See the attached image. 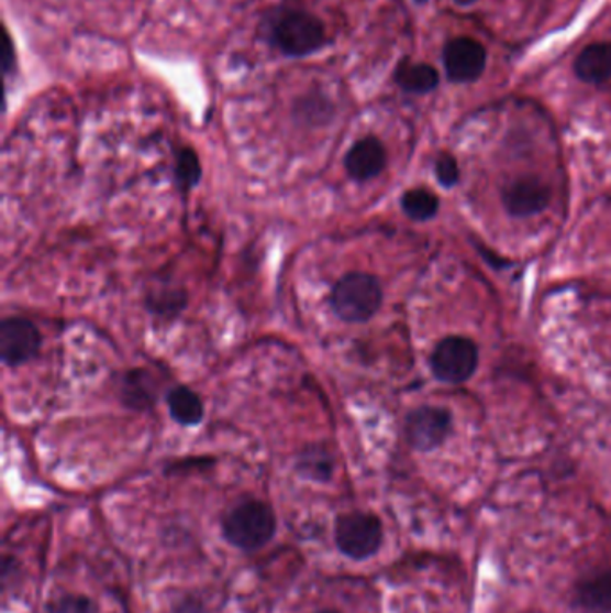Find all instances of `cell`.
Returning <instances> with one entry per match:
<instances>
[{"label": "cell", "mask_w": 611, "mask_h": 613, "mask_svg": "<svg viewBox=\"0 0 611 613\" xmlns=\"http://www.w3.org/2000/svg\"><path fill=\"white\" fill-rule=\"evenodd\" d=\"M167 404H169L170 416L178 424L195 427L203 420V402L199 398L198 393L192 392L190 387L178 386L170 390L169 395H167Z\"/></svg>", "instance_id": "14"}, {"label": "cell", "mask_w": 611, "mask_h": 613, "mask_svg": "<svg viewBox=\"0 0 611 613\" xmlns=\"http://www.w3.org/2000/svg\"><path fill=\"white\" fill-rule=\"evenodd\" d=\"M502 201L513 218H527L547 208L551 190L542 179L520 178L506 187Z\"/></svg>", "instance_id": "9"}, {"label": "cell", "mask_w": 611, "mask_h": 613, "mask_svg": "<svg viewBox=\"0 0 611 613\" xmlns=\"http://www.w3.org/2000/svg\"><path fill=\"white\" fill-rule=\"evenodd\" d=\"M15 45H13L10 33L4 31V45H2V70H4V76H10L15 70Z\"/></svg>", "instance_id": "21"}, {"label": "cell", "mask_w": 611, "mask_h": 613, "mask_svg": "<svg viewBox=\"0 0 611 613\" xmlns=\"http://www.w3.org/2000/svg\"><path fill=\"white\" fill-rule=\"evenodd\" d=\"M414 2H416V4H425L429 0H414Z\"/></svg>", "instance_id": "24"}, {"label": "cell", "mask_w": 611, "mask_h": 613, "mask_svg": "<svg viewBox=\"0 0 611 613\" xmlns=\"http://www.w3.org/2000/svg\"><path fill=\"white\" fill-rule=\"evenodd\" d=\"M201 164H199L198 153L190 147H181L176 155L175 174L176 182L181 189L190 190L199 184L201 179Z\"/></svg>", "instance_id": "18"}, {"label": "cell", "mask_w": 611, "mask_h": 613, "mask_svg": "<svg viewBox=\"0 0 611 613\" xmlns=\"http://www.w3.org/2000/svg\"><path fill=\"white\" fill-rule=\"evenodd\" d=\"M122 396L126 406L132 409H147L153 406L155 402V393L151 387V377L144 370H135V372L127 373L124 379V386H122Z\"/></svg>", "instance_id": "15"}, {"label": "cell", "mask_w": 611, "mask_h": 613, "mask_svg": "<svg viewBox=\"0 0 611 613\" xmlns=\"http://www.w3.org/2000/svg\"><path fill=\"white\" fill-rule=\"evenodd\" d=\"M395 81L403 92L409 94H429L437 87L440 76L437 70L431 65L425 64H403L398 65L395 73Z\"/></svg>", "instance_id": "13"}, {"label": "cell", "mask_w": 611, "mask_h": 613, "mask_svg": "<svg viewBox=\"0 0 611 613\" xmlns=\"http://www.w3.org/2000/svg\"><path fill=\"white\" fill-rule=\"evenodd\" d=\"M443 64L451 81H476L486 67V48L474 39L451 40L443 51Z\"/></svg>", "instance_id": "8"}, {"label": "cell", "mask_w": 611, "mask_h": 613, "mask_svg": "<svg viewBox=\"0 0 611 613\" xmlns=\"http://www.w3.org/2000/svg\"><path fill=\"white\" fill-rule=\"evenodd\" d=\"M42 347V336L30 319L5 318L0 324V359L5 366H22L36 358Z\"/></svg>", "instance_id": "6"}, {"label": "cell", "mask_w": 611, "mask_h": 613, "mask_svg": "<svg viewBox=\"0 0 611 613\" xmlns=\"http://www.w3.org/2000/svg\"><path fill=\"white\" fill-rule=\"evenodd\" d=\"M315 613H341V612H337V610H320V612H315Z\"/></svg>", "instance_id": "23"}, {"label": "cell", "mask_w": 611, "mask_h": 613, "mask_svg": "<svg viewBox=\"0 0 611 613\" xmlns=\"http://www.w3.org/2000/svg\"><path fill=\"white\" fill-rule=\"evenodd\" d=\"M574 70L581 81L590 85H601L611 79V44L588 45L576 58Z\"/></svg>", "instance_id": "12"}, {"label": "cell", "mask_w": 611, "mask_h": 613, "mask_svg": "<svg viewBox=\"0 0 611 613\" xmlns=\"http://www.w3.org/2000/svg\"><path fill=\"white\" fill-rule=\"evenodd\" d=\"M49 613H96V604L85 595H62L51 604Z\"/></svg>", "instance_id": "19"}, {"label": "cell", "mask_w": 611, "mask_h": 613, "mask_svg": "<svg viewBox=\"0 0 611 613\" xmlns=\"http://www.w3.org/2000/svg\"><path fill=\"white\" fill-rule=\"evenodd\" d=\"M260 34L287 58H306L329 44L325 24L320 17L289 6L269 11L260 24Z\"/></svg>", "instance_id": "1"}, {"label": "cell", "mask_w": 611, "mask_h": 613, "mask_svg": "<svg viewBox=\"0 0 611 613\" xmlns=\"http://www.w3.org/2000/svg\"><path fill=\"white\" fill-rule=\"evenodd\" d=\"M277 532V517L271 507L257 499H248L226 513L224 538L241 550H257L266 546Z\"/></svg>", "instance_id": "3"}, {"label": "cell", "mask_w": 611, "mask_h": 613, "mask_svg": "<svg viewBox=\"0 0 611 613\" xmlns=\"http://www.w3.org/2000/svg\"><path fill=\"white\" fill-rule=\"evenodd\" d=\"M382 285L368 273H348L340 278L331 293L334 315L346 324H364L379 313L382 305Z\"/></svg>", "instance_id": "2"}, {"label": "cell", "mask_w": 611, "mask_h": 613, "mask_svg": "<svg viewBox=\"0 0 611 613\" xmlns=\"http://www.w3.org/2000/svg\"><path fill=\"white\" fill-rule=\"evenodd\" d=\"M454 2L459 6H470L474 4V2H477V0H454Z\"/></svg>", "instance_id": "22"}, {"label": "cell", "mask_w": 611, "mask_h": 613, "mask_svg": "<svg viewBox=\"0 0 611 613\" xmlns=\"http://www.w3.org/2000/svg\"><path fill=\"white\" fill-rule=\"evenodd\" d=\"M479 350L476 343L462 336H451L436 344L431 355V370L437 381L463 384L476 373Z\"/></svg>", "instance_id": "5"}, {"label": "cell", "mask_w": 611, "mask_h": 613, "mask_svg": "<svg viewBox=\"0 0 611 613\" xmlns=\"http://www.w3.org/2000/svg\"><path fill=\"white\" fill-rule=\"evenodd\" d=\"M452 418L448 411L436 406H422L411 411L406 420V436L413 449L431 452L451 435Z\"/></svg>", "instance_id": "7"}, {"label": "cell", "mask_w": 611, "mask_h": 613, "mask_svg": "<svg viewBox=\"0 0 611 613\" xmlns=\"http://www.w3.org/2000/svg\"><path fill=\"white\" fill-rule=\"evenodd\" d=\"M386 147L377 136H364L349 147L345 156V169L355 182H368L386 169Z\"/></svg>", "instance_id": "10"}, {"label": "cell", "mask_w": 611, "mask_h": 613, "mask_svg": "<svg viewBox=\"0 0 611 613\" xmlns=\"http://www.w3.org/2000/svg\"><path fill=\"white\" fill-rule=\"evenodd\" d=\"M574 601L582 613H611V569L599 570L579 581Z\"/></svg>", "instance_id": "11"}, {"label": "cell", "mask_w": 611, "mask_h": 613, "mask_svg": "<svg viewBox=\"0 0 611 613\" xmlns=\"http://www.w3.org/2000/svg\"><path fill=\"white\" fill-rule=\"evenodd\" d=\"M402 210L413 221H429L440 208V199L429 189H411L402 196Z\"/></svg>", "instance_id": "16"}, {"label": "cell", "mask_w": 611, "mask_h": 613, "mask_svg": "<svg viewBox=\"0 0 611 613\" xmlns=\"http://www.w3.org/2000/svg\"><path fill=\"white\" fill-rule=\"evenodd\" d=\"M382 541V522L374 513H346L337 518L335 544L352 560H368L379 552Z\"/></svg>", "instance_id": "4"}, {"label": "cell", "mask_w": 611, "mask_h": 613, "mask_svg": "<svg viewBox=\"0 0 611 613\" xmlns=\"http://www.w3.org/2000/svg\"><path fill=\"white\" fill-rule=\"evenodd\" d=\"M298 472L303 478L312 479V481H329L334 473V459L329 455V450L320 449V447H312L307 449L300 456L298 461Z\"/></svg>", "instance_id": "17"}, {"label": "cell", "mask_w": 611, "mask_h": 613, "mask_svg": "<svg viewBox=\"0 0 611 613\" xmlns=\"http://www.w3.org/2000/svg\"><path fill=\"white\" fill-rule=\"evenodd\" d=\"M436 178L445 189H452L454 185L459 182V165L456 158L451 155H442L436 160V167H434Z\"/></svg>", "instance_id": "20"}]
</instances>
